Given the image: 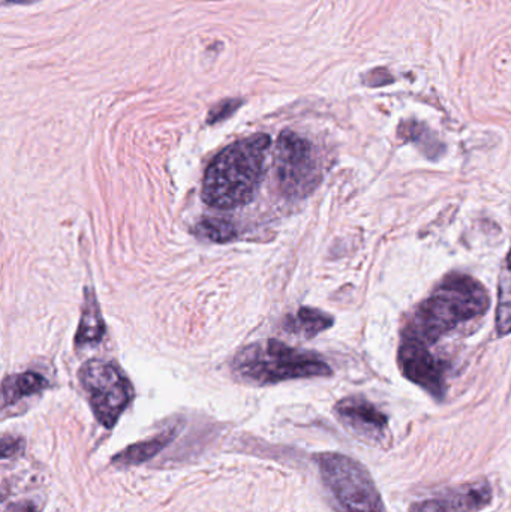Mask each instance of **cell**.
<instances>
[{
    "label": "cell",
    "mask_w": 511,
    "mask_h": 512,
    "mask_svg": "<svg viewBox=\"0 0 511 512\" xmlns=\"http://www.w3.org/2000/svg\"><path fill=\"white\" fill-rule=\"evenodd\" d=\"M491 298L485 286L468 276L453 273L426 298L405 328V339L429 346L465 322L488 312Z\"/></svg>",
    "instance_id": "1"
},
{
    "label": "cell",
    "mask_w": 511,
    "mask_h": 512,
    "mask_svg": "<svg viewBox=\"0 0 511 512\" xmlns=\"http://www.w3.org/2000/svg\"><path fill=\"white\" fill-rule=\"evenodd\" d=\"M270 143L269 135L257 134L225 147L204 174V203L221 210L248 204L263 180Z\"/></svg>",
    "instance_id": "2"
},
{
    "label": "cell",
    "mask_w": 511,
    "mask_h": 512,
    "mask_svg": "<svg viewBox=\"0 0 511 512\" xmlns=\"http://www.w3.org/2000/svg\"><path fill=\"white\" fill-rule=\"evenodd\" d=\"M233 372L240 381L252 385L332 375L329 364L318 355L299 351L278 340H261L240 349L233 360Z\"/></svg>",
    "instance_id": "3"
},
{
    "label": "cell",
    "mask_w": 511,
    "mask_h": 512,
    "mask_svg": "<svg viewBox=\"0 0 511 512\" xmlns=\"http://www.w3.org/2000/svg\"><path fill=\"white\" fill-rule=\"evenodd\" d=\"M317 463L339 512H386L374 478L362 463L339 453L320 454Z\"/></svg>",
    "instance_id": "4"
},
{
    "label": "cell",
    "mask_w": 511,
    "mask_h": 512,
    "mask_svg": "<svg viewBox=\"0 0 511 512\" xmlns=\"http://www.w3.org/2000/svg\"><path fill=\"white\" fill-rule=\"evenodd\" d=\"M78 379L96 420L105 429H113L134 396L131 382L114 364L102 360L87 361L78 372Z\"/></svg>",
    "instance_id": "5"
},
{
    "label": "cell",
    "mask_w": 511,
    "mask_h": 512,
    "mask_svg": "<svg viewBox=\"0 0 511 512\" xmlns=\"http://www.w3.org/2000/svg\"><path fill=\"white\" fill-rule=\"evenodd\" d=\"M275 168L279 191L287 198H305L321 180L314 146L293 131H284L279 135Z\"/></svg>",
    "instance_id": "6"
},
{
    "label": "cell",
    "mask_w": 511,
    "mask_h": 512,
    "mask_svg": "<svg viewBox=\"0 0 511 512\" xmlns=\"http://www.w3.org/2000/svg\"><path fill=\"white\" fill-rule=\"evenodd\" d=\"M339 421L345 429L365 444L372 447H389V418L377 406L363 397H347L335 406Z\"/></svg>",
    "instance_id": "7"
},
{
    "label": "cell",
    "mask_w": 511,
    "mask_h": 512,
    "mask_svg": "<svg viewBox=\"0 0 511 512\" xmlns=\"http://www.w3.org/2000/svg\"><path fill=\"white\" fill-rule=\"evenodd\" d=\"M399 364L405 378L428 391L435 399L446 397V372L443 364L428 351V346L405 339L399 349Z\"/></svg>",
    "instance_id": "8"
},
{
    "label": "cell",
    "mask_w": 511,
    "mask_h": 512,
    "mask_svg": "<svg viewBox=\"0 0 511 512\" xmlns=\"http://www.w3.org/2000/svg\"><path fill=\"white\" fill-rule=\"evenodd\" d=\"M494 501L491 484L486 480L452 487L434 498L411 505L410 512H480Z\"/></svg>",
    "instance_id": "9"
},
{
    "label": "cell",
    "mask_w": 511,
    "mask_h": 512,
    "mask_svg": "<svg viewBox=\"0 0 511 512\" xmlns=\"http://www.w3.org/2000/svg\"><path fill=\"white\" fill-rule=\"evenodd\" d=\"M105 334L104 319L101 309L92 288L84 289V306L81 313L80 325L75 334V346L95 345L99 343Z\"/></svg>",
    "instance_id": "10"
},
{
    "label": "cell",
    "mask_w": 511,
    "mask_h": 512,
    "mask_svg": "<svg viewBox=\"0 0 511 512\" xmlns=\"http://www.w3.org/2000/svg\"><path fill=\"white\" fill-rule=\"evenodd\" d=\"M333 318L329 313L321 312L311 307H300L297 312L290 313L285 318L284 330L296 336L312 339L332 327Z\"/></svg>",
    "instance_id": "11"
},
{
    "label": "cell",
    "mask_w": 511,
    "mask_h": 512,
    "mask_svg": "<svg viewBox=\"0 0 511 512\" xmlns=\"http://www.w3.org/2000/svg\"><path fill=\"white\" fill-rule=\"evenodd\" d=\"M47 387V379L39 373L24 372L6 376L2 384V406L8 408V406L20 402L24 397L41 393Z\"/></svg>",
    "instance_id": "12"
},
{
    "label": "cell",
    "mask_w": 511,
    "mask_h": 512,
    "mask_svg": "<svg viewBox=\"0 0 511 512\" xmlns=\"http://www.w3.org/2000/svg\"><path fill=\"white\" fill-rule=\"evenodd\" d=\"M174 436H176V432L170 430V432L162 433V435L149 439V441L131 445V447L123 450L122 453L117 454L113 459V463L122 466L141 465V463L153 459L156 454L161 453L165 447H168L170 442L173 441Z\"/></svg>",
    "instance_id": "13"
},
{
    "label": "cell",
    "mask_w": 511,
    "mask_h": 512,
    "mask_svg": "<svg viewBox=\"0 0 511 512\" xmlns=\"http://www.w3.org/2000/svg\"><path fill=\"white\" fill-rule=\"evenodd\" d=\"M497 333L500 336L511 333V251L504 262L498 285Z\"/></svg>",
    "instance_id": "14"
},
{
    "label": "cell",
    "mask_w": 511,
    "mask_h": 512,
    "mask_svg": "<svg viewBox=\"0 0 511 512\" xmlns=\"http://www.w3.org/2000/svg\"><path fill=\"white\" fill-rule=\"evenodd\" d=\"M195 234L210 242L228 243L236 239L237 230L227 219L207 218L195 227Z\"/></svg>",
    "instance_id": "15"
},
{
    "label": "cell",
    "mask_w": 511,
    "mask_h": 512,
    "mask_svg": "<svg viewBox=\"0 0 511 512\" xmlns=\"http://www.w3.org/2000/svg\"><path fill=\"white\" fill-rule=\"evenodd\" d=\"M240 105H242V101H240V99H227V101L221 102V104L216 105V107L210 111L207 123L213 125V123L222 122V120L228 119L231 114L236 113V111L239 110Z\"/></svg>",
    "instance_id": "16"
},
{
    "label": "cell",
    "mask_w": 511,
    "mask_h": 512,
    "mask_svg": "<svg viewBox=\"0 0 511 512\" xmlns=\"http://www.w3.org/2000/svg\"><path fill=\"white\" fill-rule=\"evenodd\" d=\"M23 442L18 441V439L14 438H3L2 441V457L3 459H8V457L14 456V454L18 453V448H21Z\"/></svg>",
    "instance_id": "17"
},
{
    "label": "cell",
    "mask_w": 511,
    "mask_h": 512,
    "mask_svg": "<svg viewBox=\"0 0 511 512\" xmlns=\"http://www.w3.org/2000/svg\"><path fill=\"white\" fill-rule=\"evenodd\" d=\"M5 512H36V508L32 504H15Z\"/></svg>",
    "instance_id": "18"
},
{
    "label": "cell",
    "mask_w": 511,
    "mask_h": 512,
    "mask_svg": "<svg viewBox=\"0 0 511 512\" xmlns=\"http://www.w3.org/2000/svg\"><path fill=\"white\" fill-rule=\"evenodd\" d=\"M6 3H18V5H23V3L35 2V0H5Z\"/></svg>",
    "instance_id": "19"
}]
</instances>
